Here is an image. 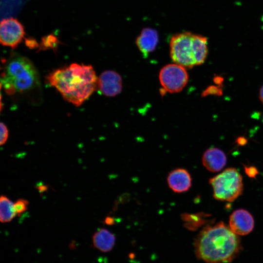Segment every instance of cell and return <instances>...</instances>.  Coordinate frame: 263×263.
I'll use <instances>...</instances> for the list:
<instances>
[{
	"label": "cell",
	"mask_w": 263,
	"mask_h": 263,
	"mask_svg": "<svg viewBox=\"0 0 263 263\" xmlns=\"http://www.w3.org/2000/svg\"><path fill=\"white\" fill-rule=\"evenodd\" d=\"M1 75V86L7 94L18 96L38 103L41 98L39 74L34 64L28 58L12 54L4 59Z\"/></svg>",
	"instance_id": "obj_1"
},
{
	"label": "cell",
	"mask_w": 263,
	"mask_h": 263,
	"mask_svg": "<svg viewBox=\"0 0 263 263\" xmlns=\"http://www.w3.org/2000/svg\"><path fill=\"white\" fill-rule=\"evenodd\" d=\"M47 80L67 101L81 105L98 87V77L90 65L72 63L47 76Z\"/></svg>",
	"instance_id": "obj_2"
},
{
	"label": "cell",
	"mask_w": 263,
	"mask_h": 263,
	"mask_svg": "<svg viewBox=\"0 0 263 263\" xmlns=\"http://www.w3.org/2000/svg\"><path fill=\"white\" fill-rule=\"evenodd\" d=\"M196 256L207 263H227L242 249L239 237L223 222L205 227L195 240Z\"/></svg>",
	"instance_id": "obj_3"
},
{
	"label": "cell",
	"mask_w": 263,
	"mask_h": 263,
	"mask_svg": "<svg viewBox=\"0 0 263 263\" xmlns=\"http://www.w3.org/2000/svg\"><path fill=\"white\" fill-rule=\"evenodd\" d=\"M214 197L218 200L232 202L242 193V177L235 168H228L209 180Z\"/></svg>",
	"instance_id": "obj_4"
},
{
	"label": "cell",
	"mask_w": 263,
	"mask_h": 263,
	"mask_svg": "<svg viewBox=\"0 0 263 263\" xmlns=\"http://www.w3.org/2000/svg\"><path fill=\"white\" fill-rule=\"evenodd\" d=\"M192 33L183 32L173 35L169 42L170 56L172 61L184 67L196 65L192 46Z\"/></svg>",
	"instance_id": "obj_5"
},
{
	"label": "cell",
	"mask_w": 263,
	"mask_h": 263,
	"mask_svg": "<svg viewBox=\"0 0 263 263\" xmlns=\"http://www.w3.org/2000/svg\"><path fill=\"white\" fill-rule=\"evenodd\" d=\"M159 79L164 91L178 93L187 85L188 75L186 68L176 63L169 64L160 70Z\"/></svg>",
	"instance_id": "obj_6"
},
{
	"label": "cell",
	"mask_w": 263,
	"mask_h": 263,
	"mask_svg": "<svg viewBox=\"0 0 263 263\" xmlns=\"http://www.w3.org/2000/svg\"><path fill=\"white\" fill-rule=\"evenodd\" d=\"M24 35V27L17 19L9 18L1 21L0 41L2 45L16 48L22 40Z\"/></svg>",
	"instance_id": "obj_7"
},
{
	"label": "cell",
	"mask_w": 263,
	"mask_h": 263,
	"mask_svg": "<svg viewBox=\"0 0 263 263\" xmlns=\"http://www.w3.org/2000/svg\"><path fill=\"white\" fill-rule=\"evenodd\" d=\"M98 88L104 95L113 97L120 94L122 89V80L117 72L107 70L98 77Z\"/></svg>",
	"instance_id": "obj_8"
},
{
	"label": "cell",
	"mask_w": 263,
	"mask_h": 263,
	"mask_svg": "<svg viewBox=\"0 0 263 263\" xmlns=\"http://www.w3.org/2000/svg\"><path fill=\"white\" fill-rule=\"evenodd\" d=\"M230 228L235 233L245 235L250 233L254 227V220L251 214L243 209L234 211L230 216Z\"/></svg>",
	"instance_id": "obj_9"
},
{
	"label": "cell",
	"mask_w": 263,
	"mask_h": 263,
	"mask_svg": "<svg viewBox=\"0 0 263 263\" xmlns=\"http://www.w3.org/2000/svg\"><path fill=\"white\" fill-rule=\"evenodd\" d=\"M169 188L175 193L187 191L191 186V178L186 169L178 168L170 172L167 177Z\"/></svg>",
	"instance_id": "obj_10"
},
{
	"label": "cell",
	"mask_w": 263,
	"mask_h": 263,
	"mask_svg": "<svg viewBox=\"0 0 263 263\" xmlns=\"http://www.w3.org/2000/svg\"><path fill=\"white\" fill-rule=\"evenodd\" d=\"M159 36L154 29L146 27L143 28L136 39V46L144 57L154 51L157 45Z\"/></svg>",
	"instance_id": "obj_11"
},
{
	"label": "cell",
	"mask_w": 263,
	"mask_h": 263,
	"mask_svg": "<svg viewBox=\"0 0 263 263\" xmlns=\"http://www.w3.org/2000/svg\"><path fill=\"white\" fill-rule=\"evenodd\" d=\"M202 162L207 170L211 172H217L225 165L226 158L222 150L218 148H211L204 152Z\"/></svg>",
	"instance_id": "obj_12"
},
{
	"label": "cell",
	"mask_w": 263,
	"mask_h": 263,
	"mask_svg": "<svg viewBox=\"0 0 263 263\" xmlns=\"http://www.w3.org/2000/svg\"><path fill=\"white\" fill-rule=\"evenodd\" d=\"M115 243V236L106 228L97 230L92 236L94 247L102 252H108L113 248Z\"/></svg>",
	"instance_id": "obj_13"
},
{
	"label": "cell",
	"mask_w": 263,
	"mask_h": 263,
	"mask_svg": "<svg viewBox=\"0 0 263 263\" xmlns=\"http://www.w3.org/2000/svg\"><path fill=\"white\" fill-rule=\"evenodd\" d=\"M192 46L196 65L203 64L207 56V39L206 37L192 34Z\"/></svg>",
	"instance_id": "obj_14"
},
{
	"label": "cell",
	"mask_w": 263,
	"mask_h": 263,
	"mask_svg": "<svg viewBox=\"0 0 263 263\" xmlns=\"http://www.w3.org/2000/svg\"><path fill=\"white\" fill-rule=\"evenodd\" d=\"M17 215L13 202L6 196L0 198V221L2 223L10 222Z\"/></svg>",
	"instance_id": "obj_15"
},
{
	"label": "cell",
	"mask_w": 263,
	"mask_h": 263,
	"mask_svg": "<svg viewBox=\"0 0 263 263\" xmlns=\"http://www.w3.org/2000/svg\"><path fill=\"white\" fill-rule=\"evenodd\" d=\"M60 43L58 38L54 35H47L42 38L39 47L40 50L55 49Z\"/></svg>",
	"instance_id": "obj_16"
},
{
	"label": "cell",
	"mask_w": 263,
	"mask_h": 263,
	"mask_svg": "<svg viewBox=\"0 0 263 263\" xmlns=\"http://www.w3.org/2000/svg\"><path fill=\"white\" fill-rule=\"evenodd\" d=\"M29 202L24 199H19L14 204L17 214L19 215L27 210Z\"/></svg>",
	"instance_id": "obj_17"
},
{
	"label": "cell",
	"mask_w": 263,
	"mask_h": 263,
	"mask_svg": "<svg viewBox=\"0 0 263 263\" xmlns=\"http://www.w3.org/2000/svg\"><path fill=\"white\" fill-rule=\"evenodd\" d=\"M222 90L221 88H219L218 86H210L204 91L202 95L203 96H205L209 94L220 95H222Z\"/></svg>",
	"instance_id": "obj_18"
},
{
	"label": "cell",
	"mask_w": 263,
	"mask_h": 263,
	"mask_svg": "<svg viewBox=\"0 0 263 263\" xmlns=\"http://www.w3.org/2000/svg\"><path fill=\"white\" fill-rule=\"evenodd\" d=\"M0 145H4L6 142L8 137V131L6 125L2 122L0 123Z\"/></svg>",
	"instance_id": "obj_19"
},
{
	"label": "cell",
	"mask_w": 263,
	"mask_h": 263,
	"mask_svg": "<svg viewBox=\"0 0 263 263\" xmlns=\"http://www.w3.org/2000/svg\"><path fill=\"white\" fill-rule=\"evenodd\" d=\"M25 44L27 47L31 49L39 47L38 44L34 38H28L25 39Z\"/></svg>",
	"instance_id": "obj_20"
},
{
	"label": "cell",
	"mask_w": 263,
	"mask_h": 263,
	"mask_svg": "<svg viewBox=\"0 0 263 263\" xmlns=\"http://www.w3.org/2000/svg\"><path fill=\"white\" fill-rule=\"evenodd\" d=\"M245 170L247 174L251 177H254L258 173L257 169L253 167H245Z\"/></svg>",
	"instance_id": "obj_21"
},
{
	"label": "cell",
	"mask_w": 263,
	"mask_h": 263,
	"mask_svg": "<svg viewBox=\"0 0 263 263\" xmlns=\"http://www.w3.org/2000/svg\"><path fill=\"white\" fill-rule=\"evenodd\" d=\"M213 80L214 82L217 84L218 86H220L222 85L223 79L222 77L218 76L215 77Z\"/></svg>",
	"instance_id": "obj_22"
},
{
	"label": "cell",
	"mask_w": 263,
	"mask_h": 263,
	"mask_svg": "<svg viewBox=\"0 0 263 263\" xmlns=\"http://www.w3.org/2000/svg\"><path fill=\"white\" fill-rule=\"evenodd\" d=\"M259 97L261 102L263 104V85L262 86L260 90Z\"/></svg>",
	"instance_id": "obj_23"
},
{
	"label": "cell",
	"mask_w": 263,
	"mask_h": 263,
	"mask_svg": "<svg viewBox=\"0 0 263 263\" xmlns=\"http://www.w3.org/2000/svg\"><path fill=\"white\" fill-rule=\"evenodd\" d=\"M113 221L110 218H106L105 219V223L108 225H111L113 224Z\"/></svg>",
	"instance_id": "obj_24"
},
{
	"label": "cell",
	"mask_w": 263,
	"mask_h": 263,
	"mask_svg": "<svg viewBox=\"0 0 263 263\" xmlns=\"http://www.w3.org/2000/svg\"><path fill=\"white\" fill-rule=\"evenodd\" d=\"M240 139H238V142L240 144H244L245 143V139L244 138H240Z\"/></svg>",
	"instance_id": "obj_25"
}]
</instances>
